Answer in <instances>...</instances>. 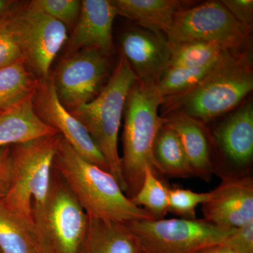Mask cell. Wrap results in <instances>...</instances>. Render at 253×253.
<instances>
[{
    "label": "cell",
    "instance_id": "1",
    "mask_svg": "<svg viewBox=\"0 0 253 253\" xmlns=\"http://www.w3.org/2000/svg\"><path fill=\"white\" fill-rule=\"evenodd\" d=\"M53 169L66 183L89 218L126 223L155 219L131 202L108 171L80 156L61 135Z\"/></svg>",
    "mask_w": 253,
    "mask_h": 253
},
{
    "label": "cell",
    "instance_id": "2",
    "mask_svg": "<svg viewBox=\"0 0 253 253\" xmlns=\"http://www.w3.org/2000/svg\"><path fill=\"white\" fill-rule=\"evenodd\" d=\"M165 100L156 84L134 83L126 99L123 117L121 169L126 195L131 199L140 189L146 169L161 175L154 156V146L164 119L159 108Z\"/></svg>",
    "mask_w": 253,
    "mask_h": 253
},
{
    "label": "cell",
    "instance_id": "3",
    "mask_svg": "<svg viewBox=\"0 0 253 253\" xmlns=\"http://www.w3.org/2000/svg\"><path fill=\"white\" fill-rule=\"evenodd\" d=\"M253 89L251 56L239 49H229L197 85L170 98L169 104L178 109L176 111L206 123L237 108Z\"/></svg>",
    "mask_w": 253,
    "mask_h": 253
},
{
    "label": "cell",
    "instance_id": "4",
    "mask_svg": "<svg viewBox=\"0 0 253 253\" xmlns=\"http://www.w3.org/2000/svg\"><path fill=\"white\" fill-rule=\"evenodd\" d=\"M136 81L130 65L121 54L117 66L97 96L70 112L86 128L125 194L118 139L126 99Z\"/></svg>",
    "mask_w": 253,
    "mask_h": 253
},
{
    "label": "cell",
    "instance_id": "5",
    "mask_svg": "<svg viewBox=\"0 0 253 253\" xmlns=\"http://www.w3.org/2000/svg\"><path fill=\"white\" fill-rule=\"evenodd\" d=\"M60 139L61 134L56 133L11 146L12 181L1 201L33 225V211L44 204L49 192Z\"/></svg>",
    "mask_w": 253,
    "mask_h": 253
},
{
    "label": "cell",
    "instance_id": "6",
    "mask_svg": "<svg viewBox=\"0 0 253 253\" xmlns=\"http://www.w3.org/2000/svg\"><path fill=\"white\" fill-rule=\"evenodd\" d=\"M33 219L42 253H81L89 217L54 169L45 201Z\"/></svg>",
    "mask_w": 253,
    "mask_h": 253
},
{
    "label": "cell",
    "instance_id": "7",
    "mask_svg": "<svg viewBox=\"0 0 253 253\" xmlns=\"http://www.w3.org/2000/svg\"><path fill=\"white\" fill-rule=\"evenodd\" d=\"M16 2L6 16V24L28 69L40 81H47L53 61L68 41L67 28L33 1L20 5Z\"/></svg>",
    "mask_w": 253,
    "mask_h": 253
},
{
    "label": "cell",
    "instance_id": "8",
    "mask_svg": "<svg viewBox=\"0 0 253 253\" xmlns=\"http://www.w3.org/2000/svg\"><path fill=\"white\" fill-rule=\"evenodd\" d=\"M137 253H197L220 244L233 231L204 219H138L126 223Z\"/></svg>",
    "mask_w": 253,
    "mask_h": 253
},
{
    "label": "cell",
    "instance_id": "9",
    "mask_svg": "<svg viewBox=\"0 0 253 253\" xmlns=\"http://www.w3.org/2000/svg\"><path fill=\"white\" fill-rule=\"evenodd\" d=\"M251 33L221 1H209L179 11L166 37L170 44L201 41L239 49L249 41Z\"/></svg>",
    "mask_w": 253,
    "mask_h": 253
},
{
    "label": "cell",
    "instance_id": "10",
    "mask_svg": "<svg viewBox=\"0 0 253 253\" xmlns=\"http://www.w3.org/2000/svg\"><path fill=\"white\" fill-rule=\"evenodd\" d=\"M109 67L108 56L98 50L68 54L51 76L60 102L70 112L90 102L104 87Z\"/></svg>",
    "mask_w": 253,
    "mask_h": 253
},
{
    "label": "cell",
    "instance_id": "11",
    "mask_svg": "<svg viewBox=\"0 0 253 253\" xmlns=\"http://www.w3.org/2000/svg\"><path fill=\"white\" fill-rule=\"evenodd\" d=\"M33 104L38 117L61 134L80 156L109 172L104 156L86 128L60 102L51 76L40 83Z\"/></svg>",
    "mask_w": 253,
    "mask_h": 253
},
{
    "label": "cell",
    "instance_id": "12",
    "mask_svg": "<svg viewBox=\"0 0 253 253\" xmlns=\"http://www.w3.org/2000/svg\"><path fill=\"white\" fill-rule=\"evenodd\" d=\"M202 204L204 219L224 230L253 221V179L250 176H223Z\"/></svg>",
    "mask_w": 253,
    "mask_h": 253
},
{
    "label": "cell",
    "instance_id": "13",
    "mask_svg": "<svg viewBox=\"0 0 253 253\" xmlns=\"http://www.w3.org/2000/svg\"><path fill=\"white\" fill-rule=\"evenodd\" d=\"M122 54L127 60L136 80L156 84L168 68L170 44L163 33L138 27L127 30L120 37Z\"/></svg>",
    "mask_w": 253,
    "mask_h": 253
},
{
    "label": "cell",
    "instance_id": "14",
    "mask_svg": "<svg viewBox=\"0 0 253 253\" xmlns=\"http://www.w3.org/2000/svg\"><path fill=\"white\" fill-rule=\"evenodd\" d=\"M76 26L68 39V54L83 49L98 50L109 56L114 50L113 25L117 16L109 0H83Z\"/></svg>",
    "mask_w": 253,
    "mask_h": 253
},
{
    "label": "cell",
    "instance_id": "15",
    "mask_svg": "<svg viewBox=\"0 0 253 253\" xmlns=\"http://www.w3.org/2000/svg\"><path fill=\"white\" fill-rule=\"evenodd\" d=\"M221 150L233 163L244 166L253 156V105L249 101L240 106L214 131Z\"/></svg>",
    "mask_w": 253,
    "mask_h": 253
},
{
    "label": "cell",
    "instance_id": "16",
    "mask_svg": "<svg viewBox=\"0 0 253 253\" xmlns=\"http://www.w3.org/2000/svg\"><path fill=\"white\" fill-rule=\"evenodd\" d=\"M163 124L173 129L180 139L193 176L205 181L212 177L213 167L211 151L203 123L199 122L181 111H174L165 118Z\"/></svg>",
    "mask_w": 253,
    "mask_h": 253
},
{
    "label": "cell",
    "instance_id": "17",
    "mask_svg": "<svg viewBox=\"0 0 253 253\" xmlns=\"http://www.w3.org/2000/svg\"><path fill=\"white\" fill-rule=\"evenodd\" d=\"M116 14L129 18L139 27L166 33L176 14L185 9L186 1L177 0H112Z\"/></svg>",
    "mask_w": 253,
    "mask_h": 253
},
{
    "label": "cell",
    "instance_id": "18",
    "mask_svg": "<svg viewBox=\"0 0 253 253\" xmlns=\"http://www.w3.org/2000/svg\"><path fill=\"white\" fill-rule=\"evenodd\" d=\"M38 117L33 99L0 113V148L56 134Z\"/></svg>",
    "mask_w": 253,
    "mask_h": 253
},
{
    "label": "cell",
    "instance_id": "19",
    "mask_svg": "<svg viewBox=\"0 0 253 253\" xmlns=\"http://www.w3.org/2000/svg\"><path fill=\"white\" fill-rule=\"evenodd\" d=\"M80 253H137L126 224L89 218Z\"/></svg>",
    "mask_w": 253,
    "mask_h": 253
},
{
    "label": "cell",
    "instance_id": "20",
    "mask_svg": "<svg viewBox=\"0 0 253 253\" xmlns=\"http://www.w3.org/2000/svg\"><path fill=\"white\" fill-rule=\"evenodd\" d=\"M40 83L23 61L0 68V111L33 99Z\"/></svg>",
    "mask_w": 253,
    "mask_h": 253
},
{
    "label": "cell",
    "instance_id": "21",
    "mask_svg": "<svg viewBox=\"0 0 253 253\" xmlns=\"http://www.w3.org/2000/svg\"><path fill=\"white\" fill-rule=\"evenodd\" d=\"M0 251L1 253H42L34 225L0 201Z\"/></svg>",
    "mask_w": 253,
    "mask_h": 253
},
{
    "label": "cell",
    "instance_id": "22",
    "mask_svg": "<svg viewBox=\"0 0 253 253\" xmlns=\"http://www.w3.org/2000/svg\"><path fill=\"white\" fill-rule=\"evenodd\" d=\"M154 156L160 174L175 178L193 176L179 136L164 124L158 131L155 140Z\"/></svg>",
    "mask_w": 253,
    "mask_h": 253
},
{
    "label": "cell",
    "instance_id": "23",
    "mask_svg": "<svg viewBox=\"0 0 253 253\" xmlns=\"http://www.w3.org/2000/svg\"><path fill=\"white\" fill-rule=\"evenodd\" d=\"M220 58L199 67L168 68L156 84L158 91L164 100L187 92L212 71Z\"/></svg>",
    "mask_w": 253,
    "mask_h": 253
},
{
    "label": "cell",
    "instance_id": "24",
    "mask_svg": "<svg viewBox=\"0 0 253 253\" xmlns=\"http://www.w3.org/2000/svg\"><path fill=\"white\" fill-rule=\"evenodd\" d=\"M172 53L169 68H193L205 66L219 59L227 51L214 43L192 41L170 44Z\"/></svg>",
    "mask_w": 253,
    "mask_h": 253
},
{
    "label": "cell",
    "instance_id": "25",
    "mask_svg": "<svg viewBox=\"0 0 253 253\" xmlns=\"http://www.w3.org/2000/svg\"><path fill=\"white\" fill-rule=\"evenodd\" d=\"M168 191L159 176L148 168L140 189L130 200L137 207L146 210L155 219H161L169 212Z\"/></svg>",
    "mask_w": 253,
    "mask_h": 253
},
{
    "label": "cell",
    "instance_id": "26",
    "mask_svg": "<svg viewBox=\"0 0 253 253\" xmlns=\"http://www.w3.org/2000/svg\"><path fill=\"white\" fill-rule=\"evenodd\" d=\"M209 193H197L189 189H169L168 191V211L184 219L196 218V208L204 204Z\"/></svg>",
    "mask_w": 253,
    "mask_h": 253
},
{
    "label": "cell",
    "instance_id": "27",
    "mask_svg": "<svg viewBox=\"0 0 253 253\" xmlns=\"http://www.w3.org/2000/svg\"><path fill=\"white\" fill-rule=\"evenodd\" d=\"M33 2L66 28H74L81 14L79 0H33Z\"/></svg>",
    "mask_w": 253,
    "mask_h": 253
},
{
    "label": "cell",
    "instance_id": "28",
    "mask_svg": "<svg viewBox=\"0 0 253 253\" xmlns=\"http://www.w3.org/2000/svg\"><path fill=\"white\" fill-rule=\"evenodd\" d=\"M6 18L0 21V68L23 61L21 49L8 28Z\"/></svg>",
    "mask_w": 253,
    "mask_h": 253
},
{
    "label": "cell",
    "instance_id": "29",
    "mask_svg": "<svg viewBox=\"0 0 253 253\" xmlns=\"http://www.w3.org/2000/svg\"><path fill=\"white\" fill-rule=\"evenodd\" d=\"M222 243L241 253H253V221L233 229Z\"/></svg>",
    "mask_w": 253,
    "mask_h": 253
},
{
    "label": "cell",
    "instance_id": "30",
    "mask_svg": "<svg viewBox=\"0 0 253 253\" xmlns=\"http://www.w3.org/2000/svg\"><path fill=\"white\" fill-rule=\"evenodd\" d=\"M228 11L248 31L253 27V0H222L220 1Z\"/></svg>",
    "mask_w": 253,
    "mask_h": 253
},
{
    "label": "cell",
    "instance_id": "31",
    "mask_svg": "<svg viewBox=\"0 0 253 253\" xmlns=\"http://www.w3.org/2000/svg\"><path fill=\"white\" fill-rule=\"evenodd\" d=\"M13 176L11 146L0 148V201L6 197Z\"/></svg>",
    "mask_w": 253,
    "mask_h": 253
},
{
    "label": "cell",
    "instance_id": "32",
    "mask_svg": "<svg viewBox=\"0 0 253 253\" xmlns=\"http://www.w3.org/2000/svg\"><path fill=\"white\" fill-rule=\"evenodd\" d=\"M197 253H241L224 243L212 245L200 251Z\"/></svg>",
    "mask_w": 253,
    "mask_h": 253
},
{
    "label": "cell",
    "instance_id": "33",
    "mask_svg": "<svg viewBox=\"0 0 253 253\" xmlns=\"http://www.w3.org/2000/svg\"><path fill=\"white\" fill-rule=\"evenodd\" d=\"M14 2V1L9 0H0V21L7 16Z\"/></svg>",
    "mask_w": 253,
    "mask_h": 253
},
{
    "label": "cell",
    "instance_id": "34",
    "mask_svg": "<svg viewBox=\"0 0 253 253\" xmlns=\"http://www.w3.org/2000/svg\"><path fill=\"white\" fill-rule=\"evenodd\" d=\"M2 113V112H1V111H0V113Z\"/></svg>",
    "mask_w": 253,
    "mask_h": 253
},
{
    "label": "cell",
    "instance_id": "35",
    "mask_svg": "<svg viewBox=\"0 0 253 253\" xmlns=\"http://www.w3.org/2000/svg\"><path fill=\"white\" fill-rule=\"evenodd\" d=\"M0 253H1V251H0Z\"/></svg>",
    "mask_w": 253,
    "mask_h": 253
}]
</instances>
